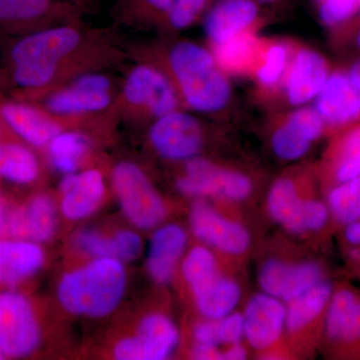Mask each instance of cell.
Masks as SVG:
<instances>
[{"instance_id":"obj_33","label":"cell","mask_w":360,"mask_h":360,"mask_svg":"<svg viewBox=\"0 0 360 360\" xmlns=\"http://www.w3.org/2000/svg\"><path fill=\"white\" fill-rule=\"evenodd\" d=\"M271 148L277 158L291 161L307 155L311 148V142L285 120L272 134Z\"/></svg>"},{"instance_id":"obj_30","label":"cell","mask_w":360,"mask_h":360,"mask_svg":"<svg viewBox=\"0 0 360 360\" xmlns=\"http://www.w3.org/2000/svg\"><path fill=\"white\" fill-rule=\"evenodd\" d=\"M324 281V269L314 262L288 264L279 300L290 303Z\"/></svg>"},{"instance_id":"obj_44","label":"cell","mask_w":360,"mask_h":360,"mask_svg":"<svg viewBox=\"0 0 360 360\" xmlns=\"http://www.w3.org/2000/svg\"><path fill=\"white\" fill-rule=\"evenodd\" d=\"M191 356L194 359L200 360H215L221 359V352L217 347L210 345H198L195 343L191 352Z\"/></svg>"},{"instance_id":"obj_34","label":"cell","mask_w":360,"mask_h":360,"mask_svg":"<svg viewBox=\"0 0 360 360\" xmlns=\"http://www.w3.org/2000/svg\"><path fill=\"white\" fill-rule=\"evenodd\" d=\"M182 274L191 290L219 274L212 251L203 246L193 248L182 264Z\"/></svg>"},{"instance_id":"obj_18","label":"cell","mask_w":360,"mask_h":360,"mask_svg":"<svg viewBox=\"0 0 360 360\" xmlns=\"http://www.w3.org/2000/svg\"><path fill=\"white\" fill-rule=\"evenodd\" d=\"M186 243V231L179 225H165L155 232L149 245L148 270L156 283L165 284L172 278Z\"/></svg>"},{"instance_id":"obj_48","label":"cell","mask_w":360,"mask_h":360,"mask_svg":"<svg viewBox=\"0 0 360 360\" xmlns=\"http://www.w3.org/2000/svg\"><path fill=\"white\" fill-rule=\"evenodd\" d=\"M6 224V213H4V203L0 200V231L4 229Z\"/></svg>"},{"instance_id":"obj_21","label":"cell","mask_w":360,"mask_h":360,"mask_svg":"<svg viewBox=\"0 0 360 360\" xmlns=\"http://www.w3.org/2000/svg\"><path fill=\"white\" fill-rule=\"evenodd\" d=\"M191 290L198 311L207 319H220L231 314L241 297L238 283L220 274Z\"/></svg>"},{"instance_id":"obj_17","label":"cell","mask_w":360,"mask_h":360,"mask_svg":"<svg viewBox=\"0 0 360 360\" xmlns=\"http://www.w3.org/2000/svg\"><path fill=\"white\" fill-rule=\"evenodd\" d=\"M6 227L14 238L44 243L56 232V205L49 196H35L30 203L11 213Z\"/></svg>"},{"instance_id":"obj_37","label":"cell","mask_w":360,"mask_h":360,"mask_svg":"<svg viewBox=\"0 0 360 360\" xmlns=\"http://www.w3.org/2000/svg\"><path fill=\"white\" fill-rule=\"evenodd\" d=\"M286 120L311 143L321 136L326 127V122L314 108L300 106Z\"/></svg>"},{"instance_id":"obj_2","label":"cell","mask_w":360,"mask_h":360,"mask_svg":"<svg viewBox=\"0 0 360 360\" xmlns=\"http://www.w3.org/2000/svg\"><path fill=\"white\" fill-rule=\"evenodd\" d=\"M168 60L182 96L193 110L219 112L231 103V82L205 47L180 42L172 47Z\"/></svg>"},{"instance_id":"obj_31","label":"cell","mask_w":360,"mask_h":360,"mask_svg":"<svg viewBox=\"0 0 360 360\" xmlns=\"http://www.w3.org/2000/svg\"><path fill=\"white\" fill-rule=\"evenodd\" d=\"M333 172L336 184L359 176L360 125L349 130L336 146Z\"/></svg>"},{"instance_id":"obj_11","label":"cell","mask_w":360,"mask_h":360,"mask_svg":"<svg viewBox=\"0 0 360 360\" xmlns=\"http://www.w3.org/2000/svg\"><path fill=\"white\" fill-rule=\"evenodd\" d=\"M123 94L129 103L146 108L156 118L176 110L179 104L174 85L153 66L135 68L127 77Z\"/></svg>"},{"instance_id":"obj_51","label":"cell","mask_w":360,"mask_h":360,"mask_svg":"<svg viewBox=\"0 0 360 360\" xmlns=\"http://www.w3.org/2000/svg\"><path fill=\"white\" fill-rule=\"evenodd\" d=\"M4 354H2L1 350H0V359H4Z\"/></svg>"},{"instance_id":"obj_4","label":"cell","mask_w":360,"mask_h":360,"mask_svg":"<svg viewBox=\"0 0 360 360\" xmlns=\"http://www.w3.org/2000/svg\"><path fill=\"white\" fill-rule=\"evenodd\" d=\"M112 182L123 212L135 226L155 229L165 220V202L137 165L131 162L118 163L113 170Z\"/></svg>"},{"instance_id":"obj_5","label":"cell","mask_w":360,"mask_h":360,"mask_svg":"<svg viewBox=\"0 0 360 360\" xmlns=\"http://www.w3.org/2000/svg\"><path fill=\"white\" fill-rule=\"evenodd\" d=\"M41 340L32 303L16 291L0 293V350L4 356L32 354Z\"/></svg>"},{"instance_id":"obj_7","label":"cell","mask_w":360,"mask_h":360,"mask_svg":"<svg viewBox=\"0 0 360 360\" xmlns=\"http://www.w3.org/2000/svg\"><path fill=\"white\" fill-rule=\"evenodd\" d=\"M156 153L169 160H193L203 144V130L194 116L174 110L158 117L149 131Z\"/></svg>"},{"instance_id":"obj_10","label":"cell","mask_w":360,"mask_h":360,"mask_svg":"<svg viewBox=\"0 0 360 360\" xmlns=\"http://www.w3.org/2000/svg\"><path fill=\"white\" fill-rule=\"evenodd\" d=\"M191 229L206 245L229 255H240L250 245V234L243 224L222 217L205 202L193 206L189 215Z\"/></svg>"},{"instance_id":"obj_20","label":"cell","mask_w":360,"mask_h":360,"mask_svg":"<svg viewBox=\"0 0 360 360\" xmlns=\"http://www.w3.org/2000/svg\"><path fill=\"white\" fill-rule=\"evenodd\" d=\"M75 245L80 250L94 258L111 257L122 262L137 259L142 251L141 238L131 231H120L112 236H106L86 229L75 236Z\"/></svg>"},{"instance_id":"obj_28","label":"cell","mask_w":360,"mask_h":360,"mask_svg":"<svg viewBox=\"0 0 360 360\" xmlns=\"http://www.w3.org/2000/svg\"><path fill=\"white\" fill-rule=\"evenodd\" d=\"M328 206L336 224L345 225L360 219V175L336 184L329 191Z\"/></svg>"},{"instance_id":"obj_12","label":"cell","mask_w":360,"mask_h":360,"mask_svg":"<svg viewBox=\"0 0 360 360\" xmlns=\"http://www.w3.org/2000/svg\"><path fill=\"white\" fill-rule=\"evenodd\" d=\"M286 98L291 105H305L319 96L329 77L328 63L319 52L298 49L285 73Z\"/></svg>"},{"instance_id":"obj_3","label":"cell","mask_w":360,"mask_h":360,"mask_svg":"<svg viewBox=\"0 0 360 360\" xmlns=\"http://www.w3.org/2000/svg\"><path fill=\"white\" fill-rule=\"evenodd\" d=\"M82 35L68 26L49 28L15 44L11 58L16 84L27 89L45 86L56 77L58 63L80 44Z\"/></svg>"},{"instance_id":"obj_43","label":"cell","mask_w":360,"mask_h":360,"mask_svg":"<svg viewBox=\"0 0 360 360\" xmlns=\"http://www.w3.org/2000/svg\"><path fill=\"white\" fill-rule=\"evenodd\" d=\"M72 86L78 87V89L90 90L94 92H110L111 87L110 80L103 75H82L75 80L72 84Z\"/></svg>"},{"instance_id":"obj_19","label":"cell","mask_w":360,"mask_h":360,"mask_svg":"<svg viewBox=\"0 0 360 360\" xmlns=\"http://www.w3.org/2000/svg\"><path fill=\"white\" fill-rule=\"evenodd\" d=\"M44 264L39 243L25 239L0 240V284H13L37 274Z\"/></svg>"},{"instance_id":"obj_40","label":"cell","mask_w":360,"mask_h":360,"mask_svg":"<svg viewBox=\"0 0 360 360\" xmlns=\"http://www.w3.org/2000/svg\"><path fill=\"white\" fill-rule=\"evenodd\" d=\"M208 0H179L167 18L168 25L176 30H186L205 11Z\"/></svg>"},{"instance_id":"obj_24","label":"cell","mask_w":360,"mask_h":360,"mask_svg":"<svg viewBox=\"0 0 360 360\" xmlns=\"http://www.w3.org/2000/svg\"><path fill=\"white\" fill-rule=\"evenodd\" d=\"M257 39L248 32L219 45H214L215 60L222 70L240 72L258 65L262 51Z\"/></svg>"},{"instance_id":"obj_27","label":"cell","mask_w":360,"mask_h":360,"mask_svg":"<svg viewBox=\"0 0 360 360\" xmlns=\"http://www.w3.org/2000/svg\"><path fill=\"white\" fill-rule=\"evenodd\" d=\"M39 165L30 149L0 143V177L18 184H32L39 176Z\"/></svg>"},{"instance_id":"obj_35","label":"cell","mask_w":360,"mask_h":360,"mask_svg":"<svg viewBox=\"0 0 360 360\" xmlns=\"http://www.w3.org/2000/svg\"><path fill=\"white\" fill-rule=\"evenodd\" d=\"M53 6L52 0H0V20H35L45 15Z\"/></svg>"},{"instance_id":"obj_22","label":"cell","mask_w":360,"mask_h":360,"mask_svg":"<svg viewBox=\"0 0 360 360\" xmlns=\"http://www.w3.org/2000/svg\"><path fill=\"white\" fill-rule=\"evenodd\" d=\"M1 113L7 124L16 134L37 148L49 144L60 132L58 123L25 104H6L2 108Z\"/></svg>"},{"instance_id":"obj_38","label":"cell","mask_w":360,"mask_h":360,"mask_svg":"<svg viewBox=\"0 0 360 360\" xmlns=\"http://www.w3.org/2000/svg\"><path fill=\"white\" fill-rule=\"evenodd\" d=\"M329 217L330 212L326 203L316 200H303L298 220V234L321 231L328 224Z\"/></svg>"},{"instance_id":"obj_50","label":"cell","mask_w":360,"mask_h":360,"mask_svg":"<svg viewBox=\"0 0 360 360\" xmlns=\"http://www.w3.org/2000/svg\"><path fill=\"white\" fill-rule=\"evenodd\" d=\"M357 44H359V47H360V32H359V37H357Z\"/></svg>"},{"instance_id":"obj_1","label":"cell","mask_w":360,"mask_h":360,"mask_svg":"<svg viewBox=\"0 0 360 360\" xmlns=\"http://www.w3.org/2000/svg\"><path fill=\"white\" fill-rule=\"evenodd\" d=\"M125 288L127 272L122 260L97 257L61 277L58 295L71 314L103 317L122 302Z\"/></svg>"},{"instance_id":"obj_9","label":"cell","mask_w":360,"mask_h":360,"mask_svg":"<svg viewBox=\"0 0 360 360\" xmlns=\"http://www.w3.org/2000/svg\"><path fill=\"white\" fill-rule=\"evenodd\" d=\"M324 331L329 342L342 354L360 356V292L349 286L333 290Z\"/></svg>"},{"instance_id":"obj_46","label":"cell","mask_w":360,"mask_h":360,"mask_svg":"<svg viewBox=\"0 0 360 360\" xmlns=\"http://www.w3.org/2000/svg\"><path fill=\"white\" fill-rule=\"evenodd\" d=\"M246 356H248V352L240 343L229 345L224 352H221V359L224 360H243Z\"/></svg>"},{"instance_id":"obj_14","label":"cell","mask_w":360,"mask_h":360,"mask_svg":"<svg viewBox=\"0 0 360 360\" xmlns=\"http://www.w3.org/2000/svg\"><path fill=\"white\" fill-rule=\"evenodd\" d=\"M59 189L61 212L70 220L84 219L96 212L105 196L103 175L96 169L66 174Z\"/></svg>"},{"instance_id":"obj_32","label":"cell","mask_w":360,"mask_h":360,"mask_svg":"<svg viewBox=\"0 0 360 360\" xmlns=\"http://www.w3.org/2000/svg\"><path fill=\"white\" fill-rule=\"evenodd\" d=\"M290 65V51L281 42L267 45L257 68L258 84L271 89L279 84Z\"/></svg>"},{"instance_id":"obj_13","label":"cell","mask_w":360,"mask_h":360,"mask_svg":"<svg viewBox=\"0 0 360 360\" xmlns=\"http://www.w3.org/2000/svg\"><path fill=\"white\" fill-rule=\"evenodd\" d=\"M243 317L248 343L255 349H266L283 335L286 309L279 298L258 293L248 302Z\"/></svg>"},{"instance_id":"obj_6","label":"cell","mask_w":360,"mask_h":360,"mask_svg":"<svg viewBox=\"0 0 360 360\" xmlns=\"http://www.w3.org/2000/svg\"><path fill=\"white\" fill-rule=\"evenodd\" d=\"M176 187L184 195L213 196L239 201L250 195L252 182L241 172L194 158L187 162L186 174L177 180Z\"/></svg>"},{"instance_id":"obj_39","label":"cell","mask_w":360,"mask_h":360,"mask_svg":"<svg viewBox=\"0 0 360 360\" xmlns=\"http://www.w3.org/2000/svg\"><path fill=\"white\" fill-rule=\"evenodd\" d=\"M288 264L278 259L264 262L259 272V283L267 295L281 298Z\"/></svg>"},{"instance_id":"obj_41","label":"cell","mask_w":360,"mask_h":360,"mask_svg":"<svg viewBox=\"0 0 360 360\" xmlns=\"http://www.w3.org/2000/svg\"><path fill=\"white\" fill-rule=\"evenodd\" d=\"M219 335L221 345L240 343L245 338V317L238 312H231L219 319Z\"/></svg>"},{"instance_id":"obj_25","label":"cell","mask_w":360,"mask_h":360,"mask_svg":"<svg viewBox=\"0 0 360 360\" xmlns=\"http://www.w3.org/2000/svg\"><path fill=\"white\" fill-rule=\"evenodd\" d=\"M302 201L292 180L288 177L277 179L270 188L267 200L270 217L286 231L297 234Z\"/></svg>"},{"instance_id":"obj_49","label":"cell","mask_w":360,"mask_h":360,"mask_svg":"<svg viewBox=\"0 0 360 360\" xmlns=\"http://www.w3.org/2000/svg\"><path fill=\"white\" fill-rule=\"evenodd\" d=\"M257 4H274V2L279 1V0H255Z\"/></svg>"},{"instance_id":"obj_16","label":"cell","mask_w":360,"mask_h":360,"mask_svg":"<svg viewBox=\"0 0 360 360\" xmlns=\"http://www.w3.org/2000/svg\"><path fill=\"white\" fill-rule=\"evenodd\" d=\"M314 108L326 124H347L360 117V92L347 75L333 73L315 97Z\"/></svg>"},{"instance_id":"obj_45","label":"cell","mask_w":360,"mask_h":360,"mask_svg":"<svg viewBox=\"0 0 360 360\" xmlns=\"http://www.w3.org/2000/svg\"><path fill=\"white\" fill-rule=\"evenodd\" d=\"M343 236L347 245L360 248V219L345 225Z\"/></svg>"},{"instance_id":"obj_47","label":"cell","mask_w":360,"mask_h":360,"mask_svg":"<svg viewBox=\"0 0 360 360\" xmlns=\"http://www.w3.org/2000/svg\"><path fill=\"white\" fill-rule=\"evenodd\" d=\"M347 77L349 78L352 84H354L355 89L360 92V60L355 63L354 65L350 68Z\"/></svg>"},{"instance_id":"obj_42","label":"cell","mask_w":360,"mask_h":360,"mask_svg":"<svg viewBox=\"0 0 360 360\" xmlns=\"http://www.w3.org/2000/svg\"><path fill=\"white\" fill-rule=\"evenodd\" d=\"M193 338L198 345L219 347L221 345L219 319H207L198 323L194 328Z\"/></svg>"},{"instance_id":"obj_36","label":"cell","mask_w":360,"mask_h":360,"mask_svg":"<svg viewBox=\"0 0 360 360\" xmlns=\"http://www.w3.org/2000/svg\"><path fill=\"white\" fill-rule=\"evenodd\" d=\"M319 4V15L326 26H335L360 13V0H314Z\"/></svg>"},{"instance_id":"obj_8","label":"cell","mask_w":360,"mask_h":360,"mask_svg":"<svg viewBox=\"0 0 360 360\" xmlns=\"http://www.w3.org/2000/svg\"><path fill=\"white\" fill-rule=\"evenodd\" d=\"M179 340V330L169 317L150 314L142 319L136 335L115 345L113 354L120 360H162L174 352Z\"/></svg>"},{"instance_id":"obj_23","label":"cell","mask_w":360,"mask_h":360,"mask_svg":"<svg viewBox=\"0 0 360 360\" xmlns=\"http://www.w3.org/2000/svg\"><path fill=\"white\" fill-rule=\"evenodd\" d=\"M333 290V284L324 281L290 302L286 309V328L300 330L326 314Z\"/></svg>"},{"instance_id":"obj_15","label":"cell","mask_w":360,"mask_h":360,"mask_svg":"<svg viewBox=\"0 0 360 360\" xmlns=\"http://www.w3.org/2000/svg\"><path fill=\"white\" fill-rule=\"evenodd\" d=\"M259 15V6L255 0H220L210 9L205 30L213 45H219L248 32Z\"/></svg>"},{"instance_id":"obj_29","label":"cell","mask_w":360,"mask_h":360,"mask_svg":"<svg viewBox=\"0 0 360 360\" xmlns=\"http://www.w3.org/2000/svg\"><path fill=\"white\" fill-rule=\"evenodd\" d=\"M52 165L56 170L70 174L77 172L79 161L89 148L87 139L77 132H59L49 142Z\"/></svg>"},{"instance_id":"obj_26","label":"cell","mask_w":360,"mask_h":360,"mask_svg":"<svg viewBox=\"0 0 360 360\" xmlns=\"http://www.w3.org/2000/svg\"><path fill=\"white\" fill-rule=\"evenodd\" d=\"M111 103L110 92H94L71 86L56 92L47 99V108L58 115H79L96 112L108 108Z\"/></svg>"}]
</instances>
